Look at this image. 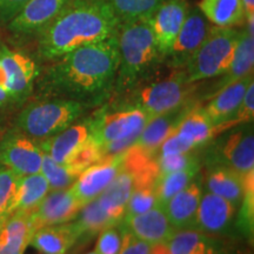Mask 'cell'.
<instances>
[{
	"label": "cell",
	"instance_id": "obj_1",
	"mask_svg": "<svg viewBox=\"0 0 254 254\" xmlns=\"http://www.w3.org/2000/svg\"><path fill=\"white\" fill-rule=\"evenodd\" d=\"M119 66L118 32L107 39L78 47L57 59L44 85L64 99L88 105L109 93Z\"/></svg>",
	"mask_w": 254,
	"mask_h": 254
},
{
	"label": "cell",
	"instance_id": "obj_2",
	"mask_svg": "<svg viewBox=\"0 0 254 254\" xmlns=\"http://www.w3.org/2000/svg\"><path fill=\"white\" fill-rule=\"evenodd\" d=\"M119 25L106 0H68L38 36V51L41 58L57 60L78 47L107 39Z\"/></svg>",
	"mask_w": 254,
	"mask_h": 254
},
{
	"label": "cell",
	"instance_id": "obj_3",
	"mask_svg": "<svg viewBox=\"0 0 254 254\" xmlns=\"http://www.w3.org/2000/svg\"><path fill=\"white\" fill-rule=\"evenodd\" d=\"M119 66L116 84L119 90L135 88L163 58L148 18L119 25Z\"/></svg>",
	"mask_w": 254,
	"mask_h": 254
},
{
	"label": "cell",
	"instance_id": "obj_4",
	"mask_svg": "<svg viewBox=\"0 0 254 254\" xmlns=\"http://www.w3.org/2000/svg\"><path fill=\"white\" fill-rule=\"evenodd\" d=\"M240 38L236 27L211 26L207 36L184 68L190 84L225 74L231 66Z\"/></svg>",
	"mask_w": 254,
	"mask_h": 254
},
{
	"label": "cell",
	"instance_id": "obj_5",
	"mask_svg": "<svg viewBox=\"0 0 254 254\" xmlns=\"http://www.w3.org/2000/svg\"><path fill=\"white\" fill-rule=\"evenodd\" d=\"M88 105L72 99H51L28 105L18 116L19 132L33 139L56 135L77 122Z\"/></svg>",
	"mask_w": 254,
	"mask_h": 254
},
{
	"label": "cell",
	"instance_id": "obj_6",
	"mask_svg": "<svg viewBox=\"0 0 254 254\" xmlns=\"http://www.w3.org/2000/svg\"><path fill=\"white\" fill-rule=\"evenodd\" d=\"M152 118L135 106H126L93 118L92 138L103 147L104 157L124 153L133 145L141 129Z\"/></svg>",
	"mask_w": 254,
	"mask_h": 254
},
{
	"label": "cell",
	"instance_id": "obj_7",
	"mask_svg": "<svg viewBox=\"0 0 254 254\" xmlns=\"http://www.w3.org/2000/svg\"><path fill=\"white\" fill-rule=\"evenodd\" d=\"M38 75L39 69L33 59L0 46V109L26 99Z\"/></svg>",
	"mask_w": 254,
	"mask_h": 254
},
{
	"label": "cell",
	"instance_id": "obj_8",
	"mask_svg": "<svg viewBox=\"0 0 254 254\" xmlns=\"http://www.w3.org/2000/svg\"><path fill=\"white\" fill-rule=\"evenodd\" d=\"M192 85L187 81L185 71L179 69L170 78L135 90L131 106L139 107L153 118L185 105Z\"/></svg>",
	"mask_w": 254,
	"mask_h": 254
},
{
	"label": "cell",
	"instance_id": "obj_9",
	"mask_svg": "<svg viewBox=\"0 0 254 254\" xmlns=\"http://www.w3.org/2000/svg\"><path fill=\"white\" fill-rule=\"evenodd\" d=\"M209 164H220L232 168L240 176L254 171V134L252 124L226 134L214 145Z\"/></svg>",
	"mask_w": 254,
	"mask_h": 254
},
{
	"label": "cell",
	"instance_id": "obj_10",
	"mask_svg": "<svg viewBox=\"0 0 254 254\" xmlns=\"http://www.w3.org/2000/svg\"><path fill=\"white\" fill-rule=\"evenodd\" d=\"M43 159L40 145L19 131L6 134L0 142V164L20 177L39 173Z\"/></svg>",
	"mask_w": 254,
	"mask_h": 254
},
{
	"label": "cell",
	"instance_id": "obj_11",
	"mask_svg": "<svg viewBox=\"0 0 254 254\" xmlns=\"http://www.w3.org/2000/svg\"><path fill=\"white\" fill-rule=\"evenodd\" d=\"M211 23L205 18L201 11L195 7H189L185 21L174 40L172 47L168 51L165 59L168 60L170 66L174 68L184 69L190 58L194 56L202 41L207 36Z\"/></svg>",
	"mask_w": 254,
	"mask_h": 254
},
{
	"label": "cell",
	"instance_id": "obj_12",
	"mask_svg": "<svg viewBox=\"0 0 254 254\" xmlns=\"http://www.w3.org/2000/svg\"><path fill=\"white\" fill-rule=\"evenodd\" d=\"M124 153L103 157L97 163L85 168L71 186L74 195L80 200L82 205L97 198L110 185L123 167Z\"/></svg>",
	"mask_w": 254,
	"mask_h": 254
},
{
	"label": "cell",
	"instance_id": "obj_13",
	"mask_svg": "<svg viewBox=\"0 0 254 254\" xmlns=\"http://www.w3.org/2000/svg\"><path fill=\"white\" fill-rule=\"evenodd\" d=\"M82 206L84 205L74 195L71 187L52 190L36 208L32 209V219L37 230L50 225L65 224L77 218Z\"/></svg>",
	"mask_w": 254,
	"mask_h": 254
},
{
	"label": "cell",
	"instance_id": "obj_14",
	"mask_svg": "<svg viewBox=\"0 0 254 254\" xmlns=\"http://www.w3.org/2000/svg\"><path fill=\"white\" fill-rule=\"evenodd\" d=\"M67 2L68 0H30L6 27L15 36H39Z\"/></svg>",
	"mask_w": 254,
	"mask_h": 254
},
{
	"label": "cell",
	"instance_id": "obj_15",
	"mask_svg": "<svg viewBox=\"0 0 254 254\" xmlns=\"http://www.w3.org/2000/svg\"><path fill=\"white\" fill-rule=\"evenodd\" d=\"M189 7L186 0H166L148 18L155 43L164 59L185 21Z\"/></svg>",
	"mask_w": 254,
	"mask_h": 254
},
{
	"label": "cell",
	"instance_id": "obj_16",
	"mask_svg": "<svg viewBox=\"0 0 254 254\" xmlns=\"http://www.w3.org/2000/svg\"><path fill=\"white\" fill-rule=\"evenodd\" d=\"M93 119H87L64 129L58 134L44 139L40 148L56 163H69L77 151L92 138Z\"/></svg>",
	"mask_w": 254,
	"mask_h": 254
},
{
	"label": "cell",
	"instance_id": "obj_17",
	"mask_svg": "<svg viewBox=\"0 0 254 254\" xmlns=\"http://www.w3.org/2000/svg\"><path fill=\"white\" fill-rule=\"evenodd\" d=\"M120 222L126 230L150 245L164 243L177 231L168 220L163 205L141 214L125 215Z\"/></svg>",
	"mask_w": 254,
	"mask_h": 254
},
{
	"label": "cell",
	"instance_id": "obj_18",
	"mask_svg": "<svg viewBox=\"0 0 254 254\" xmlns=\"http://www.w3.org/2000/svg\"><path fill=\"white\" fill-rule=\"evenodd\" d=\"M238 205L214 193L201 195L193 228L202 233H220L230 226Z\"/></svg>",
	"mask_w": 254,
	"mask_h": 254
},
{
	"label": "cell",
	"instance_id": "obj_19",
	"mask_svg": "<svg viewBox=\"0 0 254 254\" xmlns=\"http://www.w3.org/2000/svg\"><path fill=\"white\" fill-rule=\"evenodd\" d=\"M189 109L190 106L185 104L176 110L151 118L136 136L131 147L144 151L150 155L157 152L160 145L166 140L168 136L176 132L180 120Z\"/></svg>",
	"mask_w": 254,
	"mask_h": 254
},
{
	"label": "cell",
	"instance_id": "obj_20",
	"mask_svg": "<svg viewBox=\"0 0 254 254\" xmlns=\"http://www.w3.org/2000/svg\"><path fill=\"white\" fill-rule=\"evenodd\" d=\"M36 231L32 211L9 214L0 228V254H24Z\"/></svg>",
	"mask_w": 254,
	"mask_h": 254
},
{
	"label": "cell",
	"instance_id": "obj_21",
	"mask_svg": "<svg viewBox=\"0 0 254 254\" xmlns=\"http://www.w3.org/2000/svg\"><path fill=\"white\" fill-rule=\"evenodd\" d=\"M81 238V232L74 220L59 225L38 228L30 245L41 254H66Z\"/></svg>",
	"mask_w": 254,
	"mask_h": 254
},
{
	"label": "cell",
	"instance_id": "obj_22",
	"mask_svg": "<svg viewBox=\"0 0 254 254\" xmlns=\"http://www.w3.org/2000/svg\"><path fill=\"white\" fill-rule=\"evenodd\" d=\"M253 81V73H251L227 86L219 88L214 97L204 107L206 114L214 123V125L231 123L232 116L237 111L246 90Z\"/></svg>",
	"mask_w": 254,
	"mask_h": 254
},
{
	"label": "cell",
	"instance_id": "obj_23",
	"mask_svg": "<svg viewBox=\"0 0 254 254\" xmlns=\"http://www.w3.org/2000/svg\"><path fill=\"white\" fill-rule=\"evenodd\" d=\"M134 174L123 166L120 172L104 190V192L95 198L99 202L100 207L112 219L114 224H119L123 220L125 215L126 204L134 189Z\"/></svg>",
	"mask_w": 254,
	"mask_h": 254
},
{
	"label": "cell",
	"instance_id": "obj_24",
	"mask_svg": "<svg viewBox=\"0 0 254 254\" xmlns=\"http://www.w3.org/2000/svg\"><path fill=\"white\" fill-rule=\"evenodd\" d=\"M201 195L202 190L200 184L192 180L185 189L166 202L164 208L171 225L176 230L193 228Z\"/></svg>",
	"mask_w": 254,
	"mask_h": 254
},
{
	"label": "cell",
	"instance_id": "obj_25",
	"mask_svg": "<svg viewBox=\"0 0 254 254\" xmlns=\"http://www.w3.org/2000/svg\"><path fill=\"white\" fill-rule=\"evenodd\" d=\"M193 148L211 140L214 135L220 134L221 128L209 119L204 107H193L186 111L180 120L176 132Z\"/></svg>",
	"mask_w": 254,
	"mask_h": 254
},
{
	"label": "cell",
	"instance_id": "obj_26",
	"mask_svg": "<svg viewBox=\"0 0 254 254\" xmlns=\"http://www.w3.org/2000/svg\"><path fill=\"white\" fill-rule=\"evenodd\" d=\"M208 192L220 195L239 206L243 198V176L232 168L220 164H209L206 174Z\"/></svg>",
	"mask_w": 254,
	"mask_h": 254
},
{
	"label": "cell",
	"instance_id": "obj_27",
	"mask_svg": "<svg viewBox=\"0 0 254 254\" xmlns=\"http://www.w3.org/2000/svg\"><path fill=\"white\" fill-rule=\"evenodd\" d=\"M50 190L49 183L41 172L21 176L8 208V214L17 211H32L39 205Z\"/></svg>",
	"mask_w": 254,
	"mask_h": 254
},
{
	"label": "cell",
	"instance_id": "obj_28",
	"mask_svg": "<svg viewBox=\"0 0 254 254\" xmlns=\"http://www.w3.org/2000/svg\"><path fill=\"white\" fill-rule=\"evenodd\" d=\"M198 8L214 26L238 27L245 23L241 0H200Z\"/></svg>",
	"mask_w": 254,
	"mask_h": 254
},
{
	"label": "cell",
	"instance_id": "obj_29",
	"mask_svg": "<svg viewBox=\"0 0 254 254\" xmlns=\"http://www.w3.org/2000/svg\"><path fill=\"white\" fill-rule=\"evenodd\" d=\"M164 245L167 254H219L213 241L194 228L174 231Z\"/></svg>",
	"mask_w": 254,
	"mask_h": 254
},
{
	"label": "cell",
	"instance_id": "obj_30",
	"mask_svg": "<svg viewBox=\"0 0 254 254\" xmlns=\"http://www.w3.org/2000/svg\"><path fill=\"white\" fill-rule=\"evenodd\" d=\"M254 64V37L250 36L244 27H240V38L233 60L224 78L219 84V88L227 86L253 73ZM218 88V90H219Z\"/></svg>",
	"mask_w": 254,
	"mask_h": 254
},
{
	"label": "cell",
	"instance_id": "obj_31",
	"mask_svg": "<svg viewBox=\"0 0 254 254\" xmlns=\"http://www.w3.org/2000/svg\"><path fill=\"white\" fill-rule=\"evenodd\" d=\"M199 170V161L195 158L194 160L190 161L186 167L182 168V170L166 174V176L158 177L157 182L154 184V187L160 205H166L168 200L176 195L178 192L185 189L192 180H194Z\"/></svg>",
	"mask_w": 254,
	"mask_h": 254
},
{
	"label": "cell",
	"instance_id": "obj_32",
	"mask_svg": "<svg viewBox=\"0 0 254 254\" xmlns=\"http://www.w3.org/2000/svg\"><path fill=\"white\" fill-rule=\"evenodd\" d=\"M84 168L74 163L60 164L44 153L40 172L46 178L50 190H63L71 187Z\"/></svg>",
	"mask_w": 254,
	"mask_h": 254
},
{
	"label": "cell",
	"instance_id": "obj_33",
	"mask_svg": "<svg viewBox=\"0 0 254 254\" xmlns=\"http://www.w3.org/2000/svg\"><path fill=\"white\" fill-rule=\"evenodd\" d=\"M74 221L77 222L79 230L81 232V237L85 234L93 236V234L100 233L106 227L118 225L114 224L112 219L100 207L97 199L92 200L86 205L82 206Z\"/></svg>",
	"mask_w": 254,
	"mask_h": 254
},
{
	"label": "cell",
	"instance_id": "obj_34",
	"mask_svg": "<svg viewBox=\"0 0 254 254\" xmlns=\"http://www.w3.org/2000/svg\"><path fill=\"white\" fill-rule=\"evenodd\" d=\"M118 18L119 23L150 18L151 14L166 0H106Z\"/></svg>",
	"mask_w": 254,
	"mask_h": 254
},
{
	"label": "cell",
	"instance_id": "obj_35",
	"mask_svg": "<svg viewBox=\"0 0 254 254\" xmlns=\"http://www.w3.org/2000/svg\"><path fill=\"white\" fill-rule=\"evenodd\" d=\"M160 205L153 183H142L134 185L126 204L125 215L141 214ZM124 215V217H125Z\"/></svg>",
	"mask_w": 254,
	"mask_h": 254
},
{
	"label": "cell",
	"instance_id": "obj_36",
	"mask_svg": "<svg viewBox=\"0 0 254 254\" xmlns=\"http://www.w3.org/2000/svg\"><path fill=\"white\" fill-rule=\"evenodd\" d=\"M243 198L240 202L239 226L247 237L253 236L254 222V171L243 177Z\"/></svg>",
	"mask_w": 254,
	"mask_h": 254
},
{
	"label": "cell",
	"instance_id": "obj_37",
	"mask_svg": "<svg viewBox=\"0 0 254 254\" xmlns=\"http://www.w3.org/2000/svg\"><path fill=\"white\" fill-rule=\"evenodd\" d=\"M19 178L17 173L1 165L0 166V214H8V208L17 190Z\"/></svg>",
	"mask_w": 254,
	"mask_h": 254
},
{
	"label": "cell",
	"instance_id": "obj_38",
	"mask_svg": "<svg viewBox=\"0 0 254 254\" xmlns=\"http://www.w3.org/2000/svg\"><path fill=\"white\" fill-rule=\"evenodd\" d=\"M123 244V228L118 225L106 227L99 233L94 252L98 254H119Z\"/></svg>",
	"mask_w": 254,
	"mask_h": 254
},
{
	"label": "cell",
	"instance_id": "obj_39",
	"mask_svg": "<svg viewBox=\"0 0 254 254\" xmlns=\"http://www.w3.org/2000/svg\"><path fill=\"white\" fill-rule=\"evenodd\" d=\"M194 159L195 157L192 154V152H189V153L159 155L157 160H155L158 177L177 172V171L186 167Z\"/></svg>",
	"mask_w": 254,
	"mask_h": 254
},
{
	"label": "cell",
	"instance_id": "obj_40",
	"mask_svg": "<svg viewBox=\"0 0 254 254\" xmlns=\"http://www.w3.org/2000/svg\"><path fill=\"white\" fill-rule=\"evenodd\" d=\"M103 157V147H101L99 142H97L93 138H91L79 148L77 153L74 154V157L71 159L69 163L77 164L85 170L86 167L91 166L92 164L100 160Z\"/></svg>",
	"mask_w": 254,
	"mask_h": 254
},
{
	"label": "cell",
	"instance_id": "obj_41",
	"mask_svg": "<svg viewBox=\"0 0 254 254\" xmlns=\"http://www.w3.org/2000/svg\"><path fill=\"white\" fill-rule=\"evenodd\" d=\"M254 118V81L247 88L244 94L243 100L230 122L234 125H244V124H251Z\"/></svg>",
	"mask_w": 254,
	"mask_h": 254
},
{
	"label": "cell",
	"instance_id": "obj_42",
	"mask_svg": "<svg viewBox=\"0 0 254 254\" xmlns=\"http://www.w3.org/2000/svg\"><path fill=\"white\" fill-rule=\"evenodd\" d=\"M122 225V222H120ZM123 228V244L119 254H150L152 245L145 243L132 234L122 225Z\"/></svg>",
	"mask_w": 254,
	"mask_h": 254
},
{
	"label": "cell",
	"instance_id": "obj_43",
	"mask_svg": "<svg viewBox=\"0 0 254 254\" xmlns=\"http://www.w3.org/2000/svg\"><path fill=\"white\" fill-rule=\"evenodd\" d=\"M194 148L190 144L180 138L177 133H173L165 140L160 147L157 150L158 157L159 155H166V154H178V153H189L192 152Z\"/></svg>",
	"mask_w": 254,
	"mask_h": 254
},
{
	"label": "cell",
	"instance_id": "obj_44",
	"mask_svg": "<svg viewBox=\"0 0 254 254\" xmlns=\"http://www.w3.org/2000/svg\"><path fill=\"white\" fill-rule=\"evenodd\" d=\"M30 0H0V25H7Z\"/></svg>",
	"mask_w": 254,
	"mask_h": 254
},
{
	"label": "cell",
	"instance_id": "obj_45",
	"mask_svg": "<svg viewBox=\"0 0 254 254\" xmlns=\"http://www.w3.org/2000/svg\"><path fill=\"white\" fill-rule=\"evenodd\" d=\"M244 12H245V20L254 19V0H241Z\"/></svg>",
	"mask_w": 254,
	"mask_h": 254
},
{
	"label": "cell",
	"instance_id": "obj_46",
	"mask_svg": "<svg viewBox=\"0 0 254 254\" xmlns=\"http://www.w3.org/2000/svg\"><path fill=\"white\" fill-rule=\"evenodd\" d=\"M7 217H8L7 214H0V228H1L2 224H4L6 219H7Z\"/></svg>",
	"mask_w": 254,
	"mask_h": 254
},
{
	"label": "cell",
	"instance_id": "obj_47",
	"mask_svg": "<svg viewBox=\"0 0 254 254\" xmlns=\"http://www.w3.org/2000/svg\"><path fill=\"white\" fill-rule=\"evenodd\" d=\"M86 254H98V253L94 252V251H93V252H88V253H86Z\"/></svg>",
	"mask_w": 254,
	"mask_h": 254
},
{
	"label": "cell",
	"instance_id": "obj_48",
	"mask_svg": "<svg viewBox=\"0 0 254 254\" xmlns=\"http://www.w3.org/2000/svg\"><path fill=\"white\" fill-rule=\"evenodd\" d=\"M0 166H1V164H0Z\"/></svg>",
	"mask_w": 254,
	"mask_h": 254
}]
</instances>
